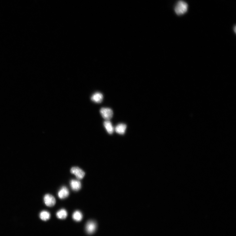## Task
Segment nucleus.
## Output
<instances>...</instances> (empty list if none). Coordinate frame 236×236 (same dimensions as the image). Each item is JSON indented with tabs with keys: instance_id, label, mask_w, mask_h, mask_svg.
Listing matches in <instances>:
<instances>
[{
	"instance_id": "nucleus-1",
	"label": "nucleus",
	"mask_w": 236,
	"mask_h": 236,
	"mask_svg": "<svg viewBox=\"0 0 236 236\" xmlns=\"http://www.w3.org/2000/svg\"><path fill=\"white\" fill-rule=\"evenodd\" d=\"M188 5L183 1H179L176 4L175 11L178 15H182L188 11Z\"/></svg>"
},
{
	"instance_id": "nucleus-2",
	"label": "nucleus",
	"mask_w": 236,
	"mask_h": 236,
	"mask_svg": "<svg viewBox=\"0 0 236 236\" xmlns=\"http://www.w3.org/2000/svg\"><path fill=\"white\" fill-rule=\"evenodd\" d=\"M71 173L74 175L78 179H81L84 178L85 175L84 171L77 167H72L70 170Z\"/></svg>"
},
{
	"instance_id": "nucleus-3",
	"label": "nucleus",
	"mask_w": 236,
	"mask_h": 236,
	"mask_svg": "<svg viewBox=\"0 0 236 236\" xmlns=\"http://www.w3.org/2000/svg\"><path fill=\"white\" fill-rule=\"evenodd\" d=\"M97 228V225L94 221L90 220L87 223L85 229L87 234H91L95 233Z\"/></svg>"
},
{
	"instance_id": "nucleus-4",
	"label": "nucleus",
	"mask_w": 236,
	"mask_h": 236,
	"mask_svg": "<svg viewBox=\"0 0 236 236\" xmlns=\"http://www.w3.org/2000/svg\"><path fill=\"white\" fill-rule=\"evenodd\" d=\"M100 113L102 117L106 120L111 119L113 115L112 110L109 108H102L100 110Z\"/></svg>"
},
{
	"instance_id": "nucleus-5",
	"label": "nucleus",
	"mask_w": 236,
	"mask_h": 236,
	"mask_svg": "<svg viewBox=\"0 0 236 236\" xmlns=\"http://www.w3.org/2000/svg\"><path fill=\"white\" fill-rule=\"evenodd\" d=\"M44 201L45 204L49 207H52L55 205L56 203L55 198L52 195L49 194H47L44 196Z\"/></svg>"
},
{
	"instance_id": "nucleus-6",
	"label": "nucleus",
	"mask_w": 236,
	"mask_h": 236,
	"mask_svg": "<svg viewBox=\"0 0 236 236\" xmlns=\"http://www.w3.org/2000/svg\"><path fill=\"white\" fill-rule=\"evenodd\" d=\"M69 194V191L67 187L65 186L62 187L58 193V197L61 199H63L67 198Z\"/></svg>"
},
{
	"instance_id": "nucleus-7",
	"label": "nucleus",
	"mask_w": 236,
	"mask_h": 236,
	"mask_svg": "<svg viewBox=\"0 0 236 236\" xmlns=\"http://www.w3.org/2000/svg\"><path fill=\"white\" fill-rule=\"evenodd\" d=\"M70 185L72 190L75 191H78L81 187V182L77 180H72L70 182Z\"/></svg>"
},
{
	"instance_id": "nucleus-8",
	"label": "nucleus",
	"mask_w": 236,
	"mask_h": 236,
	"mask_svg": "<svg viewBox=\"0 0 236 236\" xmlns=\"http://www.w3.org/2000/svg\"><path fill=\"white\" fill-rule=\"evenodd\" d=\"M103 98V96L102 93L100 92H96L92 96L91 100L95 102L100 103L102 101Z\"/></svg>"
},
{
	"instance_id": "nucleus-9",
	"label": "nucleus",
	"mask_w": 236,
	"mask_h": 236,
	"mask_svg": "<svg viewBox=\"0 0 236 236\" xmlns=\"http://www.w3.org/2000/svg\"><path fill=\"white\" fill-rule=\"evenodd\" d=\"M127 126L124 124H120L117 125L116 127L115 130L117 133L120 135L124 134Z\"/></svg>"
},
{
	"instance_id": "nucleus-10",
	"label": "nucleus",
	"mask_w": 236,
	"mask_h": 236,
	"mask_svg": "<svg viewBox=\"0 0 236 236\" xmlns=\"http://www.w3.org/2000/svg\"><path fill=\"white\" fill-rule=\"evenodd\" d=\"M104 125L108 133L112 134L114 132V128L111 122L109 120H106L104 122Z\"/></svg>"
},
{
	"instance_id": "nucleus-11",
	"label": "nucleus",
	"mask_w": 236,
	"mask_h": 236,
	"mask_svg": "<svg viewBox=\"0 0 236 236\" xmlns=\"http://www.w3.org/2000/svg\"><path fill=\"white\" fill-rule=\"evenodd\" d=\"M68 214L67 211L65 209H61L57 211L56 214L57 217L59 219H63L67 217Z\"/></svg>"
},
{
	"instance_id": "nucleus-12",
	"label": "nucleus",
	"mask_w": 236,
	"mask_h": 236,
	"mask_svg": "<svg viewBox=\"0 0 236 236\" xmlns=\"http://www.w3.org/2000/svg\"><path fill=\"white\" fill-rule=\"evenodd\" d=\"M72 217L74 220L79 222L81 221L83 218V215L82 213L79 210H76L73 213Z\"/></svg>"
},
{
	"instance_id": "nucleus-13",
	"label": "nucleus",
	"mask_w": 236,
	"mask_h": 236,
	"mask_svg": "<svg viewBox=\"0 0 236 236\" xmlns=\"http://www.w3.org/2000/svg\"><path fill=\"white\" fill-rule=\"evenodd\" d=\"M39 217L42 220L46 221L50 219V214L48 211L43 210L40 213Z\"/></svg>"
}]
</instances>
